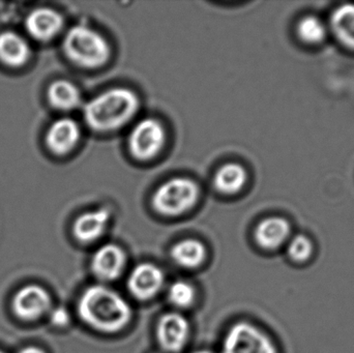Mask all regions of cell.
Returning <instances> with one entry per match:
<instances>
[{
	"instance_id": "7402d4cb",
	"label": "cell",
	"mask_w": 354,
	"mask_h": 353,
	"mask_svg": "<svg viewBox=\"0 0 354 353\" xmlns=\"http://www.w3.org/2000/svg\"><path fill=\"white\" fill-rule=\"evenodd\" d=\"M313 242L306 236H295L287 247V254L291 260L297 263H305L313 255Z\"/></svg>"
},
{
	"instance_id": "ffe728a7",
	"label": "cell",
	"mask_w": 354,
	"mask_h": 353,
	"mask_svg": "<svg viewBox=\"0 0 354 353\" xmlns=\"http://www.w3.org/2000/svg\"><path fill=\"white\" fill-rule=\"evenodd\" d=\"M299 37L307 44H319L326 35V26L324 23L313 16L304 18L297 25Z\"/></svg>"
},
{
	"instance_id": "8fae6325",
	"label": "cell",
	"mask_w": 354,
	"mask_h": 353,
	"mask_svg": "<svg viewBox=\"0 0 354 353\" xmlns=\"http://www.w3.org/2000/svg\"><path fill=\"white\" fill-rule=\"evenodd\" d=\"M110 218L111 213L105 207L83 213L73 226L75 238L85 244L95 242L105 233Z\"/></svg>"
},
{
	"instance_id": "30bf717a",
	"label": "cell",
	"mask_w": 354,
	"mask_h": 353,
	"mask_svg": "<svg viewBox=\"0 0 354 353\" xmlns=\"http://www.w3.org/2000/svg\"><path fill=\"white\" fill-rule=\"evenodd\" d=\"M126 265L127 255L122 248L118 245L106 244L95 251L91 258V269L100 281L111 282L122 275Z\"/></svg>"
},
{
	"instance_id": "5b68a950",
	"label": "cell",
	"mask_w": 354,
	"mask_h": 353,
	"mask_svg": "<svg viewBox=\"0 0 354 353\" xmlns=\"http://www.w3.org/2000/svg\"><path fill=\"white\" fill-rule=\"evenodd\" d=\"M222 353H278L272 340L252 323H235L225 335Z\"/></svg>"
},
{
	"instance_id": "3957f363",
	"label": "cell",
	"mask_w": 354,
	"mask_h": 353,
	"mask_svg": "<svg viewBox=\"0 0 354 353\" xmlns=\"http://www.w3.org/2000/svg\"><path fill=\"white\" fill-rule=\"evenodd\" d=\"M64 51L71 61L85 68L104 66L111 53L107 39L85 25H76L68 31L64 37Z\"/></svg>"
},
{
	"instance_id": "d6986e66",
	"label": "cell",
	"mask_w": 354,
	"mask_h": 353,
	"mask_svg": "<svg viewBox=\"0 0 354 353\" xmlns=\"http://www.w3.org/2000/svg\"><path fill=\"white\" fill-rule=\"evenodd\" d=\"M332 28L341 43L354 49V4H344L335 10Z\"/></svg>"
},
{
	"instance_id": "ba28073f",
	"label": "cell",
	"mask_w": 354,
	"mask_h": 353,
	"mask_svg": "<svg viewBox=\"0 0 354 353\" xmlns=\"http://www.w3.org/2000/svg\"><path fill=\"white\" fill-rule=\"evenodd\" d=\"M52 300L45 288L35 284L21 288L14 300L12 310L23 321H35L51 309Z\"/></svg>"
},
{
	"instance_id": "6da1fadb",
	"label": "cell",
	"mask_w": 354,
	"mask_h": 353,
	"mask_svg": "<svg viewBox=\"0 0 354 353\" xmlns=\"http://www.w3.org/2000/svg\"><path fill=\"white\" fill-rule=\"evenodd\" d=\"M77 311L87 327L104 334L122 331L133 317L130 304L115 290L100 284L84 290Z\"/></svg>"
},
{
	"instance_id": "e0dca14e",
	"label": "cell",
	"mask_w": 354,
	"mask_h": 353,
	"mask_svg": "<svg viewBox=\"0 0 354 353\" xmlns=\"http://www.w3.org/2000/svg\"><path fill=\"white\" fill-rule=\"evenodd\" d=\"M248 174L239 164L229 163L216 171L214 186L223 194L232 195L239 192L247 182Z\"/></svg>"
},
{
	"instance_id": "9a60e30c",
	"label": "cell",
	"mask_w": 354,
	"mask_h": 353,
	"mask_svg": "<svg viewBox=\"0 0 354 353\" xmlns=\"http://www.w3.org/2000/svg\"><path fill=\"white\" fill-rule=\"evenodd\" d=\"M30 48L21 35L12 31L0 35V60L12 68H18L28 61Z\"/></svg>"
},
{
	"instance_id": "44dd1931",
	"label": "cell",
	"mask_w": 354,
	"mask_h": 353,
	"mask_svg": "<svg viewBox=\"0 0 354 353\" xmlns=\"http://www.w3.org/2000/svg\"><path fill=\"white\" fill-rule=\"evenodd\" d=\"M195 289L185 280L174 281L168 289V300L176 308H189L195 300Z\"/></svg>"
},
{
	"instance_id": "ac0fdd59",
	"label": "cell",
	"mask_w": 354,
	"mask_h": 353,
	"mask_svg": "<svg viewBox=\"0 0 354 353\" xmlns=\"http://www.w3.org/2000/svg\"><path fill=\"white\" fill-rule=\"evenodd\" d=\"M50 104L62 111L76 109L81 104L79 89L70 81L59 80L54 82L48 91Z\"/></svg>"
},
{
	"instance_id": "5bb4252c",
	"label": "cell",
	"mask_w": 354,
	"mask_h": 353,
	"mask_svg": "<svg viewBox=\"0 0 354 353\" xmlns=\"http://www.w3.org/2000/svg\"><path fill=\"white\" fill-rule=\"evenodd\" d=\"M290 224L281 217H270L260 222L255 230V240L264 250H277L288 240Z\"/></svg>"
},
{
	"instance_id": "7a4b0ae2",
	"label": "cell",
	"mask_w": 354,
	"mask_h": 353,
	"mask_svg": "<svg viewBox=\"0 0 354 353\" xmlns=\"http://www.w3.org/2000/svg\"><path fill=\"white\" fill-rule=\"evenodd\" d=\"M140 102L131 89L118 87L100 93L84 107L87 126L95 132H113L126 126L139 110Z\"/></svg>"
},
{
	"instance_id": "9c48e42d",
	"label": "cell",
	"mask_w": 354,
	"mask_h": 353,
	"mask_svg": "<svg viewBox=\"0 0 354 353\" xmlns=\"http://www.w3.org/2000/svg\"><path fill=\"white\" fill-rule=\"evenodd\" d=\"M191 333L189 321L180 313H165L157 327V338L161 347L168 352H179Z\"/></svg>"
},
{
	"instance_id": "277c9868",
	"label": "cell",
	"mask_w": 354,
	"mask_h": 353,
	"mask_svg": "<svg viewBox=\"0 0 354 353\" xmlns=\"http://www.w3.org/2000/svg\"><path fill=\"white\" fill-rule=\"evenodd\" d=\"M199 198L197 184L189 178H174L162 184L153 196V207L167 217H177L193 209Z\"/></svg>"
},
{
	"instance_id": "52a82bcc",
	"label": "cell",
	"mask_w": 354,
	"mask_h": 353,
	"mask_svg": "<svg viewBox=\"0 0 354 353\" xmlns=\"http://www.w3.org/2000/svg\"><path fill=\"white\" fill-rule=\"evenodd\" d=\"M165 283L163 271L153 263L137 265L128 278L129 292L138 300H149L155 298Z\"/></svg>"
},
{
	"instance_id": "7c38bea8",
	"label": "cell",
	"mask_w": 354,
	"mask_h": 353,
	"mask_svg": "<svg viewBox=\"0 0 354 353\" xmlns=\"http://www.w3.org/2000/svg\"><path fill=\"white\" fill-rule=\"evenodd\" d=\"M64 27L62 15L51 8H43L33 10L26 20V28L31 37L39 41L54 39Z\"/></svg>"
},
{
	"instance_id": "603a6c76",
	"label": "cell",
	"mask_w": 354,
	"mask_h": 353,
	"mask_svg": "<svg viewBox=\"0 0 354 353\" xmlns=\"http://www.w3.org/2000/svg\"><path fill=\"white\" fill-rule=\"evenodd\" d=\"M50 319L55 327H66L71 321L70 313L64 307H58V308L52 311L51 314H50Z\"/></svg>"
},
{
	"instance_id": "4fadbf2b",
	"label": "cell",
	"mask_w": 354,
	"mask_h": 353,
	"mask_svg": "<svg viewBox=\"0 0 354 353\" xmlns=\"http://www.w3.org/2000/svg\"><path fill=\"white\" fill-rule=\"evenodd\" d=\"M80 139L78 124L71 118L56 120L48 131L46 142L56 155L70 153Z\"/></svg>"
},
{
	"instance_id": "d4e9b609",
	"label": "cell",
	"mask_w": 354,
	"mask_h": 353,
	"mask_svg": "<svg viewBox=\"0 0 354 353\" xmlns=\"http://www.w3.org/2000/svg\"><path fill=\"white\" fill-rule=\"evenodd\" d=\"M193 353H214V352H210V350H197V352H195Z\"/></svg>"
},
{
	"instance_id": "cb8c5ba5",
	"label": "cell",
	"mask_w": 354,
	"mask_h": 353,
	"mask_svg": "<svg viewBox=\"0 0 354 353\" xmlns=\"http://www.w3.org/2000/svg\"><path fill=\"white\" fill-rule=\"evenodd\" d=\"M19 353H46L43 350L39 347H35V346H29V347L23 348Z\"/></svg>"
},
{
	"instance_id": "484cf974",
	"label": "cell",
	"mask_w": 354,
	"mask_h": 353,
	"mask_svg": "<svg viewBox=\"0 0 354 353\" xmlns=\"http://www.w3.org/2000/svg\"><path fill=\"white\" fill-rule=\"evenodd\" d=\"M0 353H4L3 352H2V350H0Z\"/></svg>"
},
{
	"instance_id": "8992f818",
	"label": "cell",
	"mask_w": 354,
	"mask_h": 353,
	"mask_svg": "<svg viewBox=\"0 0 354 353\" xmlns=\"http://www.w3.org/2000/svg\"><path fill=\"white\" fill-rule=\"evenodd\" d=\"M165 142L163 124L155 118H145L133 128L128 143L133 157L140 161H149L159 155Z\"/></svg>"
},
{
	"instance_id": "2e32d148",
	"label": "cell",
	"mask_w": 354,
	"mask_h": 353,
	"mask_svg": "<svg viewBox=\"0 0 354 353\" xmlns=\"http://www.w3.org/2000/svg\"><path fill=\"white\" fill-rule=\"evenodd\" d=\"M206 248L201 242L193 238L180 240L171 249L174 263L183 269H196L206 259Z\"/></svg>"
}]
</instances>
